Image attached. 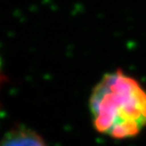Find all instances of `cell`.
<instances>
[{"label": "cell", "instance_id": "cell-2", "mask_svg": "<svg viewBox=\"0 0 146 146\" xmlns=\"http://www.w3.org/2000/svg\"><path fill=\"white\" fill-rule=\"evenodd\" d=\"M1 146H47L36 132L27 127H16L4 135Z\"/></svg>", "mask_w": 146, "mask_h": 146}, {"label": "cell", "instance_id": "cell-1", "mask_svg": "<svg viewBox=\"0 0 146 146\" xmlns=\"http://www.w3.org/2000/svg\"><path fill=\"white\" fill-rule=\"evenodd\" d=\"M89 110L98 133L133 138L146 127V90L122 70L106 73L91 91Z\"/></svg>", "mask_w": 146, "mask_h": 146}]
</instances>
